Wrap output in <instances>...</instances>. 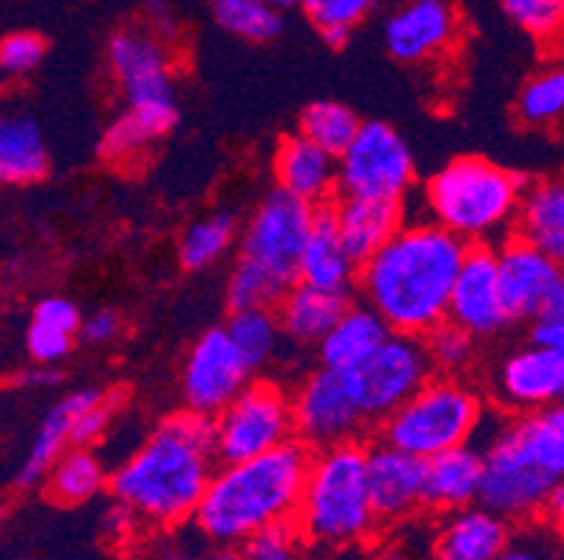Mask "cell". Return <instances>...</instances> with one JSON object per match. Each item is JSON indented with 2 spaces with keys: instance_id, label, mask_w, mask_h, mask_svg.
I'll return each instance as SVG.
<instances>
[{
  "instance_id": "obj_50",
  "label": "cell",
  "mask_w": 564,
  "mask_h": 560,
  "mask_svg": "<svg viewBox=\"0 0 564 560\" xmlns=\"http://www.w3.org/2000/svg\"><path fill=\"white\" fill-rule=\"evenodd\" d=\"M497 560H562L540 536L525 532L520 538H511L509 549L500 554Z\"/></svg>"
},
{
  "instance_id": "obj_32",
  "label": "cell",
  "mask_w": 564,
  "mask_h": 560,
  "mask_svg": "<svg viewBox=\"0 0 564 560\" xmlns=\"http://www.w3.org/2000/svg\"><path fill=\"white\" fill-rule=\"evenodd\" d=\"M514 112L531 130L564 127V54H553L542 68L528 76L517 96Z\"/></svg>"
},
{
  "instance_id": "obj_9",
  "label": "cell",
  "mask_w": 564,
  "mask_h": 560,
  "mask_svg": "<svg viewBox=\"0 0 564 560\" xmlns=\"http://www.w3.org/2000/svg\"><path fill=\"white\" fill-rule=\"evenodd\" d=\"M433 376L424 339L393 331L371 356L346 373L348 387L371 426H382Z\"/></svg>"
},
{
  "instance_id": "obj_27",
  "label": "cell",
  "mask_w": 564,
  "mask_h": 560,
  "mask_svg": "<svg viewBox=\"0 0 564 560\" xmlns=\"http://www.w3.org/2000/svg\"><path fill=\"white\" fill-rule=\"evenodd\" d=\"M351 306V297L343 292L317 289L310 284H295L281 303L275 306L279 311L284 337L292 339L295 345H321V339L335 328L343 311Z\"/></svg>"
},
{
  "instance_id": "obj_25",
  "label": "cell",
  "mask_w": 564,
  "mask_h": 560,
  "mask_svg": "<svg viewBox=\"0 0 564 560\" xmlns=\"http://www.w3.org/2000/svg\"><path fill=\"white\" fill-rule=\"evenodd\" d=\"M332 208L348 253L360 266L377 255L408 222L404 202H388V199L340 197L332 202Z\"/></svg>"
},
{
  "instance_id": "obj_7",
  "label": "cell",
  "mask_w": 564,
  "mask_h": 560,
  "mask_svg": "<svg viewBox=\"0 0 564 560\" xmlns=\"http://www.w3.org/2000/svg\"><path fill=\"white\" fill-rule=\"evenodd\" d=\"M484 487L480 505L502 516L506 521L520 524L545 516L553 493L562 482L547 474L540 462L528 454L511 415L491 426L484 440Z\"/></svg>"
},
{
  "instance_id": "obj_37",
  "label": "cell",
  "mask_w": 564,
  "mask_h": 560,
  "mask_svg": "<svg viewBox=\"0 0 564 560\" xmlns=\"http://www.w3.org/2000/svg\"><path fill=\"white\" fill-rule=\"evenodd\" d=\"M214 23L248 43H270L281 34L284 12L267 0H208Z\"/></svg>"
},
{
  "instance_id": "obj_5",
  "label": "cell",
  "mask_w": 564,
  "mask_h": 560,
  "mask_svg": "<svg viewBox=\"0 0 564 560\" xmlns=\"http://www.w3.org/2000/svg\"><path fill=\"white\" fill-rule=\"evenodd\" d=\"M377 521L368 485V446L357 440L315 451L295 516L304 541L317 547H351L362 541Z\"/></svg>"
},
{
  "instance_id": "obj_8",
  "label": "cell",
  "mask_w": 564,
  "mask_h": 560,
  "mask_svg": "<svg viewBox=\"0 0 564 560\" xmlns=\"http://www.w3.org/2000/svg\"><path fill=\"white\" fill-rule=\"evenodd\" d=\"M217 460L245 462L295 440L292 395L273 378H253L234 404L214 418Z\"/></svg>"
},
{
  "instance_id": "obj_30",
  "label": "cell",
  "mask_w": 564,
  "mask_h": 560,
  "mask_svg": "<svg viewBox=\"0 0 564 560\" xmlns=\"http://www.w3.org/2000/svg\"><path fill=\"white\" fill-rule=\"evenodd\" d=\"M48 143L32 116L14 112L0 121V179L7 185H34L48 174Z\"/></svg>"
},
{
  "instance_id": "obj_24",
  "label": "cell",
  "mask_w": 564,
  "mask_h": 560,
  "mask_svg": "<svg viewBox=\"0 0 564 560\" xmlns=\"http://www.w3.org/2000/svg\"><path fill=\"white\" fill-rule=\"evenodd\" d=\"M357 275H360V264L351 259L346 241H343L335 208L323 205V208H317L315 224H312L304 255H301L299 281L317 286V289L348 295L351 286H357Z\"/></svg>"
},
{
  "instance_id": "obj_39",
  "label": "cell",
  "mask_w": 564,
  "mask_h": 560,
  "mask_svg": "<svg viewBox=\"0 0 564 560\" xmlns=\"http://www.w3.org/2000/svg\"><path fill=\"white\" fill-rule=\"evenodd\" d=\"M502 14L531 40L564 51V0H500Z\"/></svg>"
},
{
  "instance_id": "obj_26",
  "label": "cell",
  "mask_w": 564,
  "mask_h": 560,
  "mask_svg": "<svg viewBox=\"0 0 564 560\" xmlns=\"http://www.w3.org/2000/svg\"><path fill=\"white\" fill-rule=\"evenodd\" d=\"M177 118H181L177 101H169V105H127L112 118V123L101 135L99 154L107 163L127 166V163L138 161L152 143L166 138L174 130Z\"/></svg>"
},
{
  "instance_id": "obj_10",
  "label": "cell",
  "mask_w": 564,
  "mask_h": 560,
  "mask_svg": "<svg viewBox=\"0 0 564 560\" xmlns=\"http://www.w3.org/2000/svg\"><path fill=\"white\" fill-rule=\"evenodd\" d=\"M315 205L301 202L275 188L250 213L239 241V259L259 266L284 289H292L299 284L301 255L315 224Z\"/></svg>"
},
{
  "instance_id": "obj_18",
  "label": "cell",
  "mask_w": 564,
  "mask_h": 560,
  "mask_svg": "<svg viewBox=\"0 0 564 560\" xmlns=\"http://www.w3.org/2000/svg\"><path fill=\"white\" fill-rule=\"evenodd\" d=\"M497 266H500L502 297L514 322H533V326L542 322L547 303L564 277L562 266L520 235L497 244Z\"/></svg>"
},
{
  "instance_id": "obj_47",
  "label": "cell",
  "mask_w": 564,
  "mask_h": 560,
  "mask_svg": "<svg viewBox=\"0 0 564 560\" xmlns=\"http://www.w3.org/2000/svg\"><path fill=\"white\" fill-rule=\"evenodd\" d=\"M121 333V317L112 308H96L82 320L79 337L85 339L87 345H107Z\"/></svg>"
},
{
  "instance_id": "obj_31",
  "label": "cell",
  "mask_w": 564,
  "mask_h": 560,
  "mask_svg": "<svg viewBox=\"0 0 564 560\" xmlns=\"http://www.w3.org/2000/svg\"><path fill=\"white\" fill-rule=\"evenodd\" d=\"M45 493L56 505L76 507L85 502H94L105 487H110V476L105 471V462L99 460L94 449H79L70 446L59 460L51 465L45 476Z\"/></svg>"
},
{
  "instance_id": "obj_2",
  "label": "cell",
  "mask_w": 564,
  "mask_h": 560,
  "mask_svg": "<svg viewBox=\"0 0 564 560\" xmlns=\"http://www.w3.org/2000/svg\"><path fill=\"white\" fill-rule=\"evenodd\" d=\"M219 469L214 418L169 415L110 474L112 499L130 507L143 524L177 527L194 521L197 507Z\"/></svg>"
},
{
  "instance_id": "obj_56",
  "label": "cell",
  "mask_w": 564,
  "mask_h": 560,
  "mask_svg": "<svg viewBox=\"0 0 564 560\" xmlns=\"http://www.w3.org/2000/svg\"><path fill=\"white\" fill-rule=\"evenodd\" d=\"M267 3L279 9V12H290V9H301L304 0H267Z\"/></svg>"
},
{
  "instance_id": "obj_13",
  "label": "cell",
  "mask_w": 564,
  "mask_h": 560,
  "mask_svg": "<svg viewBox=\"0 0 564 560\" xmlns=\"http://www.w3.org/2000/svg\"><path fill=\"white\" fill-rule=\"evenodd\" d=\"M107 65L127 105H169L174 87V45L143 23L118 29L107 43Z\"/></svg>"
},
{
  "instance_id": "obj_22",
  "label": "cell",
  "mask_w": 564,
  "mask_h": 560,
  "mask_svg": "<svg viewBox=\"0 0 564 560\" xmlns=\"http://www.w3.org/2000/svg\"><path fill=\"white\" fill-rule=\"evenodd\" d=\"M511 538V521L478 502L444 513L435 530L433 560H497L509 549Z\"/></svg>"
},
{
  "instance_id": "obj_46",
  "label": "cell",
  "mask_w": 564,
  "mask_h": 560,
  "mask_svg": "<svg viewBox=\"0 0 564 560\" xmlns=\"http://www.w3.org/2000/svg\"><path fill=\"white\" fill-rule=\"evenodd\" d=\"M32 320L48 322V326L63 328V331L68 333H79L82 320H85V317L79 315V308H76L74 300H68V297L63 295H51V297H43V300L34 306Z\"/></svg>"
},
{
  "instance_id": "obj_44",
  "label": "cell",
  "mask_w": 564,
  "mask_h": 560,
  "mask_svg": "<svg viewBox=\"0 0 564 560\" xmlns=\"http://www.w3.org/2000/svg\"><path fill=\"white\" fill-rule=\"evenodd\" d=\"M74 337L76 333L63 331V328L32 320L29 322V331H25V353H29V359L34 364H48V367H54L56 362H63L70 353Z\"/></svg>"
},
{
  "instance_id": "obj_4",
  "label": "cell",
  "mask_w": 564,
  "mask_h": 560,
  "mask_svg": "<svg viewBox=\"0 0 564 560\" xmlns=\"http://www.w3.org/2000/svg\"><path fill=\"white\" fill-rule=\"evenodd\" d=\"M525 191V177L517 172L489 157L464 154L424 183L422 205L430 222L469 246H495L514 235Z\"/></svg>"
},
{
  "instance_id": "obj_40",
  "label": "cell",
  "mask_w": 564,
  "mask_h": 560,
  "mask_svg": "<svg viewBox=\"0 0 564 560\" xmlns=\"http://www.w3.org/2000/svg\"><path fill=\"white\" fill-rule=\"evenodd\" d=\"M424 348H427L430 364H433L435 376H455L475 364L478 359V339L471 337L469 331H464L455 322H441L438 328L424 337Z\"/></svg>"
},
{
  "instance_id": "obj_6",
  "label": "cell",
  "mask_w": 564,
  "mask_h": 560,
  "mask_svg": "<svg viewBox=\"0 0 564 560\" xmlns=\"http://www.w3.org/2000/svg\"><path fill=\"white\" fill-rule=\"evenodd\" d=\"M484 426V398L469 384L455 376H433L379 426V438L419 460H433L449 449L475 443Z\"/></svg>"
},
{
  "instance_id": "obj_21",
  "label": "cell",
  "mask_w": 564,
  "mask_h": 560,
  "mask_svg": "<svg viewBox=\"0 0 564 560\" xmlns=\"http://www.w3.org/2000/svg\"><path fill=\"white\" fill-rule=\"evenodd\" d=\"M101 395H105L101 389L87 387L76 389V393L65 395V398H59L56 404H51L48 413L40 420L37 431H34L32 443L25 449L23 462H20L18 471H14V487H20V491H32V487L45 485V476H48L51 465L70 449L76 418H79L94 400H99Z\"/></svg>"
},
{
  "instance_id": "obj_16",
  "label": "cell",
  "mask_w": 564,
  "mask_h": 560,
  "mask_svg": "<svg viewBox=\"0 0 564 560\" xmlns=\"http://www.w3.org/2000/svg\"><path fill=\"white\" fill-rule=\"evenodd\" d=\"M449 322L475 339H495L514 322L500 286L497 246H469L449 297Z\"/></svg>"
},
{
  "instance_id": "obj_23",
  "label": "cell",
  "mask_w": 564,
  "mask_h": 560,
  "mask_svg": "<svg viewBox=\"0 0 564 560\" xmlns=\"http://www.w3.org/2000/svg\"><path fill=\"white\" fill-rule=\"evenodd\" d=\"M484 487V446L466 443L424 460V507L453 513L478 505Z\"/></svg>"
},
{
  "instance_id": "obj_15",
  "label": "cell",
  "mask_w": 564,
  "mask_h": 560,
  "mask_svg": "<svg viewBox=\"0 0 564 560\" xmlns=\"http://www.w3.org/2000/svg\"><path fill=\"white\" fill-rule=\"evenodd\" d=\"M489 393L506 415H531L564 398V367L547 345L528 339L497 362Z\"/></svg>"
},
{
  "instance_id": "obj_12",
  "label": "cell",
  "mask_w": 564,
  "mask_h": 560,
  "mask_svg": "<svg viewBox=\"0 0 564 560\" xmlns=\"http://www.w3.org/2000/svg\"><path fill=\"white\" fill-rule=\"evenodd\" d=\"M292 420L295 440L312 451L357 443L371 426L348 387L346 373L329 367H317L301 378L292 393Z\"/></svg>"
},
{
  "instance_id": "obj_35",
  "label": "cell",
  "mask_w": 564,
  "mask_h": 560,
  "mask_svg": "<svg viewBox=\"0 0 564 560\" xmlns=\"http://www.w3.org/2000/svg\"><path fill=\"white\" fill-rule=\"evenodd\" d=\"M528 454L564 482V398L531 415H511Z\"/></svg>"
},
{
  "instance_id": "obj_49",
  "label": "cell",
  "mask_w": 564,
  "mask_h": 560,
  "mask_svg": "<svg viewBox=\"0 0 564 560\" xmlns=\"http://www.w3.org/2000/svg\"><path fill=\"white\" fill-rule=\"evenodd\" d=\"M138 524H143L141 518L135 516V513L130 510L127 505H121V502L112 499V505L107 507L105 516H101V527H105V536L110 538V541L121 543V541H130L132 536H135Z\"/></svg>"
},
{
  "instance_id": "obj_17",
  "label": "cell",
  "mask_w": 564,
  "mask_h": 560,
  "mask_svg": "<svg viewBox=\"0 0 564 560\" xmlns=\"http://www.w3.org/2000/svg\"><path fill=\"white\" fill-rule=\"evenodd\" d=\"M460 31L453 0H402L384 20L388 54L404 65H424L449 54Z\"/></svg>"
},
{
  "instance_id": "obj_45",
  "label": "cell",
  "mask_w": 564,
  "mask_h": 560,
  "mask_svg": "<svg viewBox=\"0 0 564 560\" xmlns=\"http://www.w3.org/2000/svg\"><path fill=\"white\" fill-rule=\"evenodd\" d=\"M112 415H116V398L105 393L76 418L70 446H79V449H94V446H99L107 438V431H110Z\"/></svg>"
},
{
  "instance_id": "obj_28",
  "label": "cell",
  "mask_w": 564,
  "mask_h": 560,
  "mask_svg": "<svg viewBox=\"0 0 564 560\" xmlns=\"http://www.w3.org/2000/svg\"><path fill=\"white\" fill-rule=\"evenodd\" d=\"M514 235L542 250L564 270V177L528 183Z\"/></svg>"
},
{
  "instance_id": "obj_14",
  "label": "cell",
  "mask_w": 564,
  "mask_h": 560,
  "mask_svg": "<svg viewBox=\"0 0 564 560\" xmlns=\"http://www.w3.org/2000/svg\"><path fill=\"white\" fill-rule=\"evenodd\" d=\"M250 382L253 370L225 328H208L183 362L181 387L186 409L205 418H217Z\"/></svg>"
},
{
  "instance_id": "obj_36",
  "label": "cell",
  "mask_w": 564,
  "mask_h": 560,
  "mask_svg": "<svg viewBox=\"0 0 564 560\" xmlns=\"http://www.w3.org/2000/svg\"><path fill=\"white\" fill-rule=\"evenodd\" d=\"M362 118L351 110L348 105L335 99H321L312 101L299 118V132L304 138H310L315 146L326 149L329 154L340 157L348 146L354 143V138L360 135Z\"/></svg>"
},
{
  "instance_id": "obj_20",
  "label": "cell",
  "mask_w": 564,
  "mask_h": 560,
  "mask_svg": "<svg viewBox=\"0 0 564 560\" xmlns=\"http://www.w3.org/2000/svg\"><path fill=\"white\" fill-rule=\"evenodd\" d=\"M368 485L379 521H399L424 507V460L379 438L368 446Z\"/></svg>"
},
{
  "instance_id": "obj_19",
  "label": "cell",
  "mask_w": 564,
  "mask_h": 560,
  "mask_svg": "<svg viewBox=\"0 0 564 560\" xmlns=\"http://www.w3.org/2000/svg\"><path fill=\"white\" fill-rule=\"evenodd\" d=\"M273 179L279 191L323 208L340 194V157L295 132L275 146Z\"/></svg>"
},
{
  "instance_id": "obj_43",
  "label": "cell",
  "mask_w": 564,
  "mask_h": 560,
  "mask_svg": "<svg viewBox=\"0 0 564 560\" xmlns=\"http://www.w3.org/2000/svg\"><path fill=\"white\" fill-rule=\"evenodd\" d=\"M45 59V40L37 31H9L0 43V70L12 79L29 76Z\"/></svg>"
},
{
  "instance_id": "obj_55",
  "label": "cell",
  "mask_w": 564,
  "mask_h": 560,
  "mask_svg": "<svg viewBox=\"0 0 564 560\" xmlns=\"http://www.w3.org/2000/svg\"><path fill=\"white\" fill-rule=\"evenodd\" d=\"M152 560H192L188 558L186 552H183V549H177V547H169V549H161V552L158 554H152Z\"/></svg>"
},
{
  "instance_id": "obj_3",
  "label": "cell",
  "mask_w": 564,
  "mask_h": 560,
  "mask_svg": "<svg viewBox=\"0 0 564 560\" xmlns=\"http://www.w3.org/2000/svg\"><path fill=\"white\" fill-rule=\"evenodd\" d=\"M312 454L299 440L245 462H225L197 507L194 527L212 543L242 547L256 532L295 521Z\"/></svg>"
},
{
  "instance_id": "obj_11",
  "label": "cell",
  "mask_w": 564,
  "mask_h": 560,
  "mask_svg": "<svg viewBox=\"0 0 564 560\" xmlns=\"http://www.w3.org/2000/svg\"><path fill=\"white\" fill-rule=\"evenodd\" d=\"M415 185V157L408 141L384 121H366L340 154V197L404 202Z\"/></svg>"
},
{
  "instance_id": "obj_34",
  "label": "cell",
  "mask_w": 564,
  "mask_h": 560,
  "mask_svg": "<svg viewBox=\"0 0 564 560\" xmlns=\"http://www.w3.org/2000/svg\"><path fill=\"white\" fill-rule=\"evenodd\" d=\"M236 244V222L228 213L199 216L183 230L177 259L183 270L203 272L217 266Z\"/></svg>"
},
{
  "instance_id": "obj_54",
  "label": "cell",
  "mask_w": 564,
  "mask_h": 560,
  "mask_svg": "<svg viewBox=\"0 0 564 560\" xmlns=\"http://www.w3.org/2000/svg\"><path fill=\"white\" fill-rule=\"evenodd\" d=\"M192 560H245L242 549L239 547H225V543H212V547L199 552L197 558Z\"/></svg>"
},
{
  "instance_id": "obj_38",
  "label": "cell",
  "mask_w": 564,
  "mask_h": 560,
  "mask_svg": "<svg viewBox=\"0 0 564 560\" xmlns=\"http://www.w3.org/2000/svg\"><path fill=\"white\" fill-rule=\"evenodd\" d=\"M379 0H304L301 12L329 48H346L354 29L371 18Z\"/></svg>"
},
{
  "instance_id": "obj_41",
  "label": "cell",
  "mask_w": 564,
  "mask_h": 560,
  "mask_svg": "<svg viewBox=\"0 0 564 560\" xmlns=\"http://www.w3.org/2000/svg\"><path fill=\"white\" fill-rule=\"evenodd\" d=\"M286 292L290 289L275 284L273 277L261 272L259 266L236 259L234 270L228 275V284H225V300H228L230 311H242V308H275Z\"/></svg>"
},
{
  "instance_id": "obj_29",
  "label": "cell",
  "mask_w": 564,
  "mask_h": 560,
  "mask_svg": "<svg viewBox=\"0 0 564 560\" xmlns=\"http://www.w3.org/2000/svg\"><path fill=\"white\" fill-rule=\"evenodd\" d=\"M388 333H391V328L384 326V320L371 306H366V303H351V306L343 311L340 320L335 322V328H332V331L321 339V345H317L321 367L348 373V370L357 367L362 359L371 356V353L382 345Z\"/></svg>"
},
{
  "instance_id": "obj_42",
  "label": "cell",
  "mask_w": 564,
  "mask_h": 560,
  "mask_svg": "<svg viewBox=\"0 0 564 560\" xmlns=\"http://www.w3.org/2000/svg\"><path fill=\"white\" fill-rule=\"evenodd\" d=\"M301 530L299 524H275L256 532L242 543L245 560H301Z\"/></svg>"
},
{
  "instance_id": "obj_33",
  "label": "cell",
  "mask_w": 564,
  "mask_h": 560,
  "mask_svg": "<svg viewBox=\"0 0 564 560\" xmlns=\"http://www.w3.org/2000/svg\"><path fill=\"white\" fill-rule=\"evenodd\" d=\"M225 331L234 339V345L250 364V370H264L273 362L275 353L284 339L279 311L275 308H242V311H230Z\"/></svg>"
},
{
  "instance_id": "obj_51",
  "label": "cell",
  "mask_w": 564,
  "mask_h": 560,
  "mask_svg": "<svg viewBox=\"0 0 564 560\" xmlns=\"http://www.w3.org/2000/svg\"><path fill=\"white\" fill-rule=\"evenodd\" d=\"M18 384L23 389H32V393H43V389H54L59 384V370L48 367V364H34L32 370L20 373Z\"/></svg>"
},
{
  "instance_id": "obj_53",
  "label": "cell",
  "mask_w": 564,
  "mask_h": 560,
  "mask_svg": "<svg viewBox=\"0 0 564 560\" xmlns=\"http://www.w3.org/2000/svg\"><path fill=\"white\" fill-rule=\"evenodd\" d=\"M545 518L551 521L553 530L558 532V536L564 538V482L558 485V491L553 493V499H551V507H547Z\"/></svg>"
},
{
  "instance_id": "obj_48",
  "label": "cell",
  "mask_w": 564,
  "mask_h": 560,
  "mask_svg": "<svg viewBox=\"0 0 564 560\" xmlns=\"http://www.w3.org/2000/svg\"><path fill=\"white\" fill-rule=\"evenodd\" d=\"M143 25L169 45H174L177 37H181V20H177V14H174V9L169 7L166 0H152V3H147Z\"/></svg>"
},
{
  "instance_id": "obj_52",
  "label": "cell",
  "mask_w": 564,
  "mask_h": 560,
  "mask_svg": "<svg viewBox=\"0 0 564 560\" xmlns=\"http://www.w3.org/2000/svg\"><path fill=\"white\" fill-rule=\"evenodd\" d=\"M531 339H536V342H542V345L551 348L553 353L558 356V362H562L564 367V320L558 322H536L531 331Z\"/></svg>"
},
{
  "instance_id": "obj_1",
  "label": "cell",
  "mask_w": 564,
  "mask_h": 560,
  "mask_svg": "<svg viewBox=\"0 0 564 560\" xmlns=\"http://www.w3.org/2000/svg\"><path fill=\"white\" fill-rule=\"evenodd\" d=\"M469 244L430 219L404 222L360 266L357 289L393 333L427 337L449 320V297Z\"/></svg>"
}]
</instances>
